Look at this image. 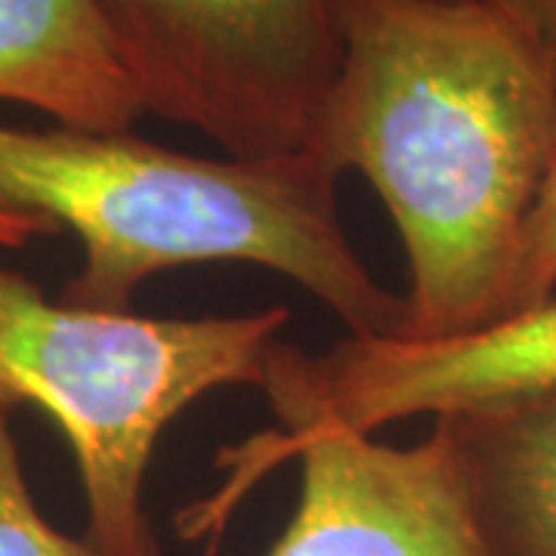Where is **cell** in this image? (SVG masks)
<instances>
[{"instance_id":"1","label":"cell","mask_w":556,"mask_h":556,"mask_svg":"<svg viewBox=\"0 0 556 556\" xmlns=\"http://www.w3.org/2000/svg\"><path fill=\"white\" fill-rule=\"evenodd\" d=\"M340 72L306 155L358 170L408 263L402 340L507 318L522 229L556 161V75L489 0H334Z\"/></svg>"},{"instance_id":"2","label":"cell","mask_w":556,"mask_h":556,"mask_svg":"<svg viewBox=\"0 0 556 556\" xmlns=\"http://www.w3.org/2000/svg\"><path fill=\"white\" fill-rule=\"evenodd\" d=\"M0 211L72 229L84 266L62 303L130 313L152 276L186 263H251L298 281L353 338L402 340L405 298L346 239L338 177L313 155L199 159L78 127L0 124Z\"/></svg>"},{"instance_id":"3","label":"cell","mask_w":556,"mask_h":556,"mask_svg":"<svg viewBox=\"0 0 556 556\" xmlns=\"http://www.w3.org/2000/svg\"><path fill=\"white\" fill-rule=\"evenodd\" d=\"M291 313L149 318L43 298L0 266V402L38 405L78 464L87 532L105 556H161L142 507L161 433L219 387H263Z\"/></svg>"},{"instance_id":"4","label":"cell","mask_w":556,"mask_h":556,"mask_svg":"<svg viewBox=\"0 0 556 556\" xmlns=\"http://www.w3.org/2000/svg\"><path fill=\"white\" fill-rule=\"evenodd\" d=\"M142 112L229 159L306 152L340 72L334 0H93Z\"/></svg>"},{"instance_id":"5","label":"cell","mask_w":556,"mask_h":556,"mask_svg":"<svg viewBox=\"0 0 556 556\" xmlns=\"http://www.w3.org/2000/svg\"><path fill=\"white\" fill-rule=\"evenodd\" d=\"M285 460H300L298 510L266 556H495L455 445L437 420L415 445L340 427L294 439L266 433L229 455V485L214 504L179 519V535L219 532L239 495Z\"/></svg>"},{"instance_id":"6","label":"cell","mask_w":556,"mask_h":556,"mask_svg":"<svg viewBox=\"0 0 556 556\" xmlns=\"http://www.w3.org/2000/svg\"><path fill=\"white\" fill-rule=\"evenodd\" d=\"M556 387V298L489 328L442 340L343 338L325 353L278 340L263 393L281 430L371 437L402 417L455 415Z\"/></svg>"},{"instance_id":"7","label":"cell","mask_w":556,"mask_h":556,"mask_svg":"<svg viewBox=\"0 0 556 556\" xmlns=\"http://www.w3.org/2000/svg\"><path fill=\"white\" fill-rule=\"evenodd\" d=\"M0 100L93 134L146 115L93 0H0Z\"/></svg>"},{"instance_id":"8","label":"cell","mask_w":556,"mask_h":556,"mask_svg":"<svg viewBox=\"0 0 556 556\" xmlns=\"http://www.w3.org/2000/svg\"><path fill=\"white\" fill-rule=\"evenodd\" d=\"M495 556H556V387L433 417Z\"/></svg>"},{"instance_id":"9","label":"cell","mask_w":556,"mask_h":556,"mask_svg":"<svg viewBox=\"0 0 556 556\" xmlns=\"http://www.w3.org/2000/svg\"><path fill=\"white\" fill-rule=\"evenodd\" d=\"M10 415L13 408L0 402V556H105L43 519L22 473Z\"/></svg>"},{"instance_id":"10","label":"cell","mask_w":556,"mask_h":556,"mask_svg":"<svg viewBox=\"0 0 556 556\" xmlns=\"http://www.w3.org/2000/svg\"><path fill=\"white\" fill-rule=\"evenodd\" d=\"M556 298V161L522 229L507 318Z\"/></svg>"},{"instance_id":"11","label":"cell","mask_w":556,"mask_h":556,"mask_svg":"<svg viewBox=\"0 0 556 556\" xmlns=\"http://www.w3.org/2000/svg\"><path fill=\"white\" fill-rule=\"evenodd\" d=\"M535 40L556 75V0H489Z\"/></svg>"},{"instance_id":"12","label":"cell","mask_w":556,"mask_h":556,"mask_svg":"<svg viewBox=\"0 0 556 556\" xmlns=\"http://www.w3.org/2000/svg\"><path fill=\"white\" fill-rule=\"evenodd\" d=\"M56 229L40 217H25V214H3L0 211V244L3 248H25L38 236H53Z\"/></svg>"}]
</instances>
